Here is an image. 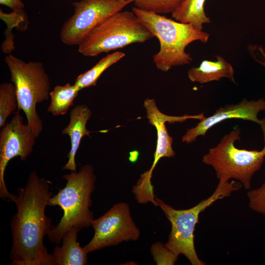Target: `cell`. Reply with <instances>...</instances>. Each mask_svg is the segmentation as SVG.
Returning <instances> with one entry per match:
<instances>
[{
    "mask_svg": "<svg viewBox=\"0 0 265 265\" xmlns=\"http://www.w3.org/2000/svg\"><path fill=\"white\" fill-rule=\"evenodd\" d=\"M242 186L241 183L234 180L219 181L211 196L194 207L185 210H176L155 197L158 206L161 208L171 225L165 246L178 256L180 254L186 256L192 265H205L198 257L194 242V232L200 213L216 201L231 196L233 192Z\"/></svg>",
    "mask_w": 265,
    "mask_h": 265,
    "instance_id": "cell-4",
    "label": "cell"
},
{
    "mask_svg": "<svg viewBox=\"0 0 265 265\" xmlns=\"http://www.w3.org/2000/svg\"><path fill=\"white\" fill-rule=\"evenodd\" d=\"M91 115L89 108L84 104L78 105L71 110L69 123L61 132L62 134L68 135L71 140V148L67 156L68 160L62 169L77 171L75 157L82 137H90L92 132L87 129L86 124Z\"/></svg>",
    "mask_w": 265,
    "mask_h": 265,
    "instance_id": "cell-13",
    "label": "cell"
},
{
    "mask_svg": "<svg viewBox=\"0 0 265 265\" xmlns=\"http://www.w3.org/2000/svg\"><path fill=\"white\" fill-rule=\"evenodd\" d=\"M80 231L73 228L66 232L62 239V245L56 246L52 256L54 265H85L87 262V253L78 242Z\"/></svg>",
    "mask_w": 265,
    "mask_h": 265,
    "instance_id": "cell-14",
    "label": "cell"
},
{
    "mask_svg": "<svg viewBox=\"0 0 265 265\" xmlns=\"http://www.w3.org/2000/svg\"><path fill=\"white\" fill-rule=\"evenodd\" d=\"M125 56V53L120 51L108 54L100 59L91 68L80 74L75 80L74 84L80 90L83 88L95 86L101 75Z\"/></svg>",
    "mask_w": 265,
    "mask_h": 265,
    "instance_id": "cell-19",
    "label": "cell"
},
{
    "mask_svg": "<svg viewBox=\"0 0 265 265\" xmlns=\"http://www.w3.org/2000/svg\"><path fill=\"white\" fill-rule=\"evenodd\" d=\"M184 0H135L134 6L141 10L162 15L172 13Z\"/></svg>",
    "mask_w": 265,
    "mask_h": 265,
    "instance_id": "cell-21",
    "label": "cell"
},
{
    "mask_svg": "<svg viewBox=\"0 0 265 265\" xmlns=\"http://www.w3.org/2000/svg\"><path fill=\"white\" fill-rule=\"evenodd\" d=\"M0 4L8 7L12 10H22L25 7L22 0H0Z\"/></svg>",
    "mask_w": 265,
    "mask_h": 265,
    "instance_id": "cell-24",
    "label": "cell"
},
{
    "mask_svg": "<svg viewBox=\"0 0 265 265\" xmlns=\"http://www.w3.org/2000/svg\"><path fill=\"white\" fill-rule=\"evenodd\" d=\"M153 37L132 11L121 10L97 25L78 46V51L84 56L94 57Z\"/></svg>",
    "mask_w": 265,
    "mask_h": 265,
    "instance_id": "cell-5",
    "label": "cell"
},
{
    "mask_svg": "<svg viewBox=\"0 0 265 265\" xmlns=\"http://www.w3.org/2000/svg\"><path fill=\"white\" fill-rule=\"evenodd\" d=\"M234 71L232 65L221 56H216V60H203L200 65L190 68L187 72L192 82L201 84L212 81H219L223 78L229 79L235 83Z\"/></svg>",
    "mask_w": 265,
    "mask_h": 265,
    "instance_id": "cell-15",
    "label": "cell"
},
{
    "mask_svg": "<svg viewBox=\"0 0 265 265\" xmlns=\"http://www.w3.org/2000/svg\"><path fill=\"white\" fill-rule=\"evenodd\" d=\"M0 18L6 25L4 31L5 39L2 43L1 51L4 53L10 54L15 49L14 34L12 29L25 31L27 30L29 24L28 16L24 9L12 10L9 13H4L0 9Z\"/></svg>",
    "mask_w": 265,
    "mask_h": 265,
    "instance_id": "cell-17",
    "label": "cell"
},
{
    "mask_svg": "<svg viewBox=\"0 0 265 265\" xmlns=\"http://www.w3.org/2000/svg\"><path fill=\"white\" fill-rule=\"evenodd\" d=\"M247 196L250 208L265 216V182L259 187L249 190Z\"/></svg>",
    "mask_w": 265,
    "mask_h": 265,
    "instance_id": "cell-23",
    "label": "cell"
},
{
    "mask_svg": "<svg viewBox=\"0 0 265 265\" xmlns=\"http://www.w3.org/2000/svg\"><path fill=\"white\" fill-rule=\"evenodd\" d=\"M4 61L10 72L11 81L15 86L18 109L24 112L27 124L37 138L43 126L36 106L50 98L49 78L41 62H26L11 54L5 56Z\"/></svg>",
    "mask_w": 265,
    "mask_h": 265,
    "instance_id": "cell-6",
    "label": "cell"
},
{
    "mask_svg": "<svg viewBox=\"0 0 265 265\" xmlns=\"http://www.w3.org/2000/svg\"><path fill=\"white\" fill-rule=\"evenodd\" d=\"M36 137L31 129L24 123L23 117L16 113L10 122L2 127L0 132V197L12 200L13 194L8 191L4 181V172L8 162L20 157L26 160L31 153Z\"/></svg>",
    "mask_w": 265,
    "mask_h": 265,
    "instance_id": "cell-10",
    "label": "cell"
},
{
    "mask_svg": "<svg viewBox=\"0 0 265 265\" xmlns=\"http://www.w3.org/2000/svg\"><path fill=\"white\" fill-rule=\"evenodd\" d=\"M13 194L17 207L10 227L12 245L10 259L13 265H54L52 254L43 244L45 236L53 227L45 214L46 207L53 196L49 182L31 172L27 182Z\"/></svg>",
    "mask_w": 265,
    "mask_h": 265,
    "instance_id": "cell-1",
    "label": "cell"
},
{
    "mask_svg": "<svg viewBox=\"0 0 265 265\" xmlns=\"http://www.w3.org/2000/svg\"></svg>",
    "mask_w": 265,
    "mask_h": 265,
    "instance_id": "cell-26",
    "label": "cell"
},
{
    "mask_svg": "<svg viewBox=\"0 0 265 265\" xmlns=\"http://www.w3.org/2000/svg\"><path fill=\"white\" fill-rule=\"evenodd\" d=\"M18 108L15 86L11 81L0 84V127L6 124L7 118Z\"/></svg>",
    "mask_w": 265,
    "mask_h": 265,
    "instance_id": "cell-20",
    "label": "cell"
},
{
    "mask_svg": "<svg viewBox=\"0 0 265 265\" xmlns=\"http://www.w3.org/2000/svg\"><path fill=\"white\" fill-rule=\"evenodd\" d=\"M134 1L80 0L72 2L74 13L62 25L61 41L68 46H78L100 23Z\"/></svg>",
    "mask_w": 265,
    "mask_h": 265,
    "instance_id": "cell-8",
    "label": "cell"
},
{
    "mask_svg": "<svg viewBox=\"0 0 265 265\" xmlns=\"http://www.w3.org/2000/svg\"><path fill=\"white\" fill-rule=\"evenodd\" d=\"M150 251L154 260L158 265H173L178 259V256L160 242L154 243Z\"/></svg>",
    "mask_w": 265,
    "mask_h": 265,
    "instance_id": "cell-22",
    "label": "cell"
},
{
    "mask_svg": "<svg viewBox=\"0 0 265 265\" xmlns=\"http://www.w3.org/2000/svg\"><path fill=\"white\" fill-rule=\"evenodd\" d=\"M241 130L236 129L224 135L202 158L203 162L215 170L219 181H239L245 189H251L253 176L264 161L265 144L261 151L240 149L235 145L240 139Z\"/></svg>",
    "mask_w": 265,
    "mask_h": 265,
    "instance_id": "cell-7",
    "label": "cell"
},
{
    "mask_svg": "<svg viewBox=\"0 0 265 265\" xmlns=\"http://www.w3.org/2000/svg\"><path fill=\"white\" fill-rule=\"evenodd\" d=\"M80 90L74 84L67 83L56 85L50 93L51 103L47 108L48 111L54 116L66 114Z\"/></svg>",
    "mask_w": 265,
    "mask_h": 265,
    "instance_id": "cell-18",
    "label": "cell"
},
{
    "mask_svg": "<svg viewBox=\"0 0 265 265\" xmlns=\"http://www.w3.org/2000/svg\"><path fill=\"white\" fill-rule=\"evenodd\" d=\"M66 186L49 200L48 206H59L63 215L59 223L52 227L48 234L49 240L58 245L64 235L73 228L80 231L91 226L93 213L91 194L95 188L96 177L92 165H82L78 171L63 175Z\"/></svg>",
    "mask_w": 265,
    "mask_h": 265,
    "instance_id": "cell-2",
    "label": "cell"
},
{
    "mask_svg": "<svg viewBox=\"0 0 265 265\" xmlns=\"http://www.w3.org/2000/svg\"><path fill=\"white\" fill-rule=\"evenodd\" d=\"M260 50H261V53H262V54H263L265 58V52L263 51V49H261ZM259 62L265 67V60L263 62L259 61Z\"/></svg>",
    "mask_w": 265,
    "mask_h": 265,
    "instance_id": "cell-25",
    "label": "cell"
},
{
    "mask_svg": "<svg viewBox=\"0 0 265 265\" xmlns=\"http://www.w3.org/2000/svg\"><path fill=\"white\" fill-rule=\"evenodd\" d=\"M132 11L159 41V50L153 55V61L161 71L167 72L172 67L189 64L193 58L186 52V47L196 41L203 43L208 41L209 33L197 29L191 24L135 6Z\"/></svg>",
    "mask_w": 265,
    "mask_h": 265,
    "instance_id": "cell-3",
    "label": "cell"
},
{
    "mask_svg": "<svg viewBox=\"0 0 265 265\" xmlns=\"http://www.w3.org/2000/svg\"><path fill=\"white\" fill-rule=\"evenodd\" d=\"M94 229L92 239L84 247L89 253L123 241L137 240L140 231L134 222L129 204L120 202L114 204L104 215L93 219Z\"/></svg>",
    "mask_w": 265,
    "mask_h": 265,
    "instance_id": "cell-9",
    "label": "cell"
},
{
    "mask_svg": "<svg viewBox=\"0 0 265 265\" xmlns=\"http://www.w3.org/2000/svg\"><path fill=\"white\" fill-rule=\"evenodd\" d=\"M143 106L146 110V117L149 122L157 130V142L154 155V161L149 169L151 173L156 167L159 160L163 157H173L175 152L172 148L173 138L170 136L165 126V123H174L183 122L187 119H194L201 120L205 116L203 113L197 115H184L181 116H169L162 113L158 108L154 99L146 98Z\"/></svg>",
    "mask_w": 265,
    "mask_h": 265,
    "instance_id": "cell-12",
    "label": "cell"
},
{
    "mask_svg": "<svg viewBox=\"0 0 265 265\" xmlns=\"http://www.w3.org/2000/svg\"><path fill=\"white\" fill-rule=\"evenodd\" d=\"M263 110H265L264 98L257 101L244 99L237 104L220 107L212 115L200 120L195 127L188 129L182 136V140L187 144L194 142L198 136H205L207 131L213 126L227 119H240L252 121L261 126L264 119H259L258 114Z\"/></svg>",
    "mask_w": 265,
    "mask_h": 265,
    "instance_id": "cell-11",
    "label": "cell"
},
{
    "mask_svg": "<svg viewBox=\"0 0 265 265\" xmlns=\"http://www.w3.org/2000/svg\"><path fill=\"white\" fill-rule=\"evenodd\" d=\"M206 0H184L171 14L172 17L179 22L189 24L202 30L203 25L211 22L204 10Z\"/></svg>",
    "mask_w": 265,
    "mask_h": 265,
    "instance_id": "cell-16",
    "label": "cell"
},
{
    "mask_svg": "<svg viewBox=\"0 0 265 265\" xmlns=\"http://www.w3.org/2000/svg\"></svg>",
    "mask_w": 265,
    "mask_h": 265,
    "instance_id": "cell-27",
    "label": "cell"
}]
</instances>
